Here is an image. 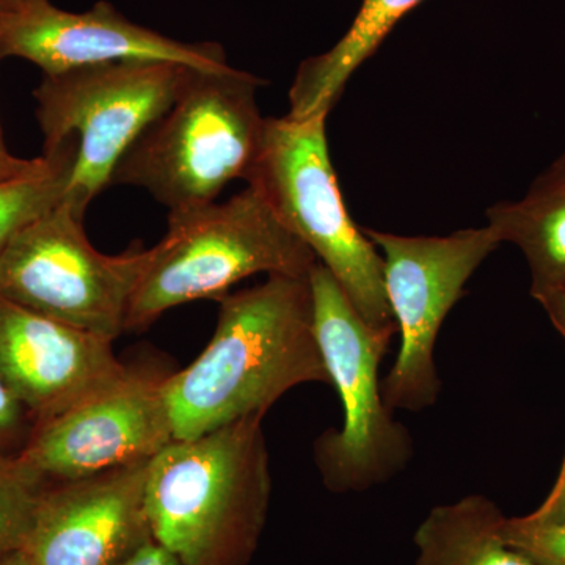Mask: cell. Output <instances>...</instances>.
<instances>
[{
	"label": "cell",
	"mask_w": 565,
	"mask_h": 565,
	"mask_svg": "<svg viewBox=\"0 0 565 565\" xmlns=\"http://www.w3.org/2000/svg\"><path fill=\"white\" fill-rule=\"evenodd\" d=\"M218 302L210 344L188 367L163 379L174 440L266 416L296 386L332 385L316 337L310 278L269 275Z\"/></svg>",
	"instance_id": "obj_1"
},
{
	"label": "cell",
	"mask_w": 565,
	"mask_h": 565,
	"mask_svg": "<svg viewBox=\"0 0 565 565\" xmlns=\"http://www.w3.org/2000/svg\"><path fill=\"white\" fill-rule=\"evenodd\" d=\"M263 419L173 440L148 465L152 539L185 565H250L273 492Z\"/></svg>",
	"instance_id": "obj_2"
},
{
	"label": "cell",
	"mask_w": 565,
	"mask_h": 565,
	"mask_svg": "<svg viewBox=\"0 0 565 565\" xmlns=\"http://www.w3.org/2000/svg\"><path fill=\"white\" fill-rule=\"evenodd\" d=\"M263 84L233 66L193 71L172 106L125 152L110 185L145 189L170 212L215 202L230 182L245 181L258 158Z\"/></svg>",
	"instance_id": "obj_3"
},
{
	"label": "cell",
	"mask_w": 565,
	"mask_h": 565,
	"mask_svg": "<svg viewBox=\"0 0 565 565\" xmlns=\"http://www.w3.org/2000/svg\"><path fill=\"white\" fill-rule=\"evenodd\" d=\"M318 263L250 185L223 203L172 211L134 289L125 330L147 329L180 305L221 300L252 275L310 277Z\"/></svg>",
	"instance_id": "obj_4"
},
{
	"label": "cell",
	"mask_w": 565,
	"mask_h": 565,
	"mask_svg": "<svg viewBox=\"0 0 565 565\" xmlns=\"http://www.w3.org/2000/svg\"><path fill=\"white\" fill-rule=\"evenodd\" d=\"M289 232L333 275L377 332L397 334L386 299L384 259L345 210L327 140V117L266 118L258 158L245 178Z\"/></svg>",
	"instance_id": "obj_5"
},
{
	"label": "cell",
	"mask_w": 565,
	"mask_h": 565,
	"mask_svg": "<svg viewBox=\"0 0 565 565\" xmlns=\"http://www.w3.org/2000/svg\"><path fill=\"white\" fill-rule=\"evenodd\" d=\"M308 278L316 337L344 412L343 427L316 441V463L330 492H366L399 475L414 457V440L393 418L379 375L396 334L371 329L321 263Z\"/></svg>",
	"instance_id": "obj_6"
},
{
	"label": "cell",
	"mask_w": 565,
	"mask_h": 565,
	"mask_svg": "<svg viewBox=\"0 0 565 565\" xmlns=\"http://www.w3.org/2000/svg\"><path fill=\"white\" fill-rule=\"evenodd\" d=\"M193 71L180 63L125 61L44 76L33 93L44 152L76 141V166L62 200L76 217L84 221L125 152L172 106Z\"/></svg>",
	"instance_id": "obj_7"
},
{
	"label": "cell",
	"mask_w": 565,
	"mask_h": 565,
	"mask_svg": "<svg viewBox=\"0 0 565 565\" xmlns=\"http://www.w3.org/2000/svg\"><path fill=\"white\" fill-rule=\"evenodd\" d=\"M150 248L96 250L61 202L11 237L0 255V299L115 341Z\"/></svg>",
	"instance_id": "obj_8"
},
{
	"label": "cell",
	"mask_w": 565,
	"mask_h": 565,
	"mask_svg": "<svg viewBox=\"0 0 565 565\" xmlns=\"http://www.w3.org/2000/svg\"><path fill=\"white\" fill-rule=\"evenodd\" d=\"M364 233L384 259L386 299L401 334L396 360L382 382L385 404L393 412L426 411L441 393L435 343L446 316L501 243L489 225L448 236Z\"/></svg>",
	"instance_id": "obj_9"
},
{
	"label": "cell",
	"mask_w": 565,
	"mask_h": 565,
	"mask_svg": "<svg viewBox=\"0 0 565 565\" xmlns=\"http://www.w3.org/2000/svg\"><path fill=\"white\" fill-rule=\"evenodd\" d=\"M166 375L131 367L110 388L35 426L18 457L46 484L150 462L174 440Z\"/></svg>",
	"instance_id": "obj_10"
},
{
	"label": "cell",
	"mask_w": 565,
	"mask_h": 565,
	"mask_svg": "<svg viewBox=\"0 0 565 565\" xmlns=\"http://www.w3.org/2000/svg\"><path fill=\"white\" fill-rule=\"evenodd\" d=\"M35 63L44 76L125 61L226 68L218 44H188L126 20L110 3L73 13L51 0H0V58Z\"/></svg>",
	"instance_id": "obj_11"
},
{
	"label": "cell",
	"mask_w": 565,
	"mask_h": 565,
	"mask_svg": "<svg viewBox=\"0 0 565 565\" xmlns=\"http://www.w3.org/2000/svg\"><path fill=\"white\" fill-rule=\"evenodd\" d=\"M150 462L44 487L22 552L35 565H120L152 541Z\"/></svg>",
	"instance_id": "obj_12"
},
{
	"label": "cell",
	"mask_w": 565,
	"mask_h": 565,
	"mask_svg": "<svg viewBox=\"0 0 565 565\" xmlns=\"http://www.w3.org/2000/svg\"><path fill=\"white\" fill-rule=\"evenodd\" d=\"M111 343L0 299V377L35 426L129 374Z\"/></svg>",
	"instance_id": "obj_13"
},
{
	"label": "cell",
	"mask_w": 565,
	"mask_h": 565,
	"mask_svg": "<svg viewBox=\"0 0 565 565\" xmlns=\"http://www.w3.org/2000/svg\"><path fill=\"white\" fill-rule=\"evenodd\" d=\"M486 215L498 241L514 244L525 256L537 302L565 294V151L522 199L493 204Z\"/></svg>",
	"instance_id": "obj_14"
},
{
	"label": "cell",
	"mask_w": 565,
	"mask_h": 565,
	"mask_svg": "<svg viewBox=\"0 0 565 565\" xmlns=\"http://www.w3.org/2000/svg\"><path fill=\"white\" fill-rule=\"evenodd\" d=\"M423 0H363L349 31L329 51L300 63L289 90L292 120L326 115L343 95L345 85L375 51L394 25Z\"/></svg>",
	"instance_id": "obj_15"
},
{
	"label": "cell",
	"mask_w": 565,
	"mask_h": 565,
	"mask_svg": "<svg viewBox=\"0 0 565 565\" xmlns=\"http://www.w3.org/2000/svg\"><path fill=\"white\" fill-rule=\"evenodd\" d=\"M505 516L482 494L434 508L415 533V565H537L505 542Z\"/></svg>",
	"instance_id": "obj_16"
},
{
	"label": "cell",
	"mask_w": 565,
	"mask_h": 565,
	"mask_svg": "<svg viewBox=\"0 0 565 565\" xmlns=\"http://www.w3.org/2000/svg\"><path fill=\"white\" fill-rule=\"evenodd\" d=\"M76 151V141L68 140L58 150L44 152V163L35 172L0 181V255L14 234L62 202Z\"/></svg>",
	"instance_id": "obj_17"
},
{
	"label": "cell",
	"mask_w": 565,
	"mask_h": 565,
	"mask_svg": "<svg viewBox=\"0 0 565 565\" xmlns=\"http://www.w3.org/2000/svg\"><path fill=\"white\" fill-rule=\"evenodd\" d=\"M46 486L20 457L0 452V559L24 545Z\"/></svg>",
	"instance_id": "obj_18"
},
{
	"label": "cell",
	"mask_w": 565,
	"mask_h": 565,
	"mask_svg": "<svg viewBox=\"0 0 565 565\" xmlns=\"http://www.w3.org/2000/svg\"><path fill=\"white\" fill-rule=\"evenodd\" d=\"M503 534L512 548L537 565H565V525H541L526 516L505 519Z\"/></svg>",
	"instance_id": "obj_19"
},
{
	"label": "cell",
	"mask_w": 565,
	"mask_h": 565,
	"mask_svg": "<svg viewBox=\"0 0 565 565\" xmlns=\"http://www.w3.org/2000/svg\"><path fill=\"white\" fill-rule=\"evenodd\" d=\"M35 423L0 377V452L18 456L32 437Z\"/></svg>",
	"instance_id": "obj_20"
},
{
	"label": "cell",
	"mask_w": 565,
	"mask_h": 565,
	"mask_svg": "<svg viewBox=\"0 0 565 565\" xmlns=\"http://www.w3.org/2000/svg\"><path fill=\"white\" fill-rule=\"evenodd\" d=\"M525 516L531 522L541 523V525H565V459L552 492L533 514Z\"/></svg>",
	"instance_id": "obj_21"
},
{
	"label": "cell",
	"mask_w": 565,
	"mask_h": 565,
	"mask_svg": "<svg viewBox=\"0 0 565 565\" xmlns=\"http://www.w3.org/2000/svg\"><path fill=\"white\" fill-rule=\"evenodd\" d=\"M120 565H185L180 557L152 539Z\"/></svg>",
	"instance_id": "obj_22"
},
{
	"label": "cell",
	"mask_w": 565,
	"mask_h": 565,
	"mask_svg": "<svg viewBox=\"0 0 565 565\" xmlns=\"http://www.w3.org/2000/svg\"><path fill=\"white\" fill-rule=\"evenodd\" d=\"M43 163L44 156L36 159H21L11 154V152H7V154L0 156V181L35 172Z\"/></svg>",
	"instance_id": "obj_23"
},
{
	"label": "cell",
	"mask_w": 565,
	"mask_h": 565,
	"mask_svg": "<svg viewBox=\"0 0 565 565\" xmlns=\"http://www.w3.org/2000/svg\"><path fill=\"white\" fill-rule=\"evenodd\" d=\"M545 308L546 315L552 319L553 326L559 330L565 338V294H556V296L546 297L539 302Z\"/></svg>",
	"instance_id": "obj_24"
},
{
	"label": "cell",
	"mask_w": 565,
	"mask_h": 565,
	"mask_svg": "<svg viewBox=\"0 0 565 565\" xmlns=\"http://www.w3.org/2000/svg\"><path fill=\"white\" fill-rule=\"evenodd\" d=\"M0 565H35L32 563L31 557L25 555L22 550H18V552L10 553L9 556L0 559Z\"/></svg>",
	"instance_id": "obj_25"
},
{
	"label": "cell",
	"mask_w": 565,
	"mask_h": 565,
	"mask_svg": "<svg viewBox=\"0 0 565 565\" xmlns=\"http://www.w3.org/2000/svg\"><path fill=\"white\" fill-rule=\"evenodd\" d=\"M0 61H2V58H0ZM7 152H10V151L7 150L6 143H3L2 129H0V156L7 154Z\"/></svg>",
	"instance_id": "obj_26"
}]
</instances>
